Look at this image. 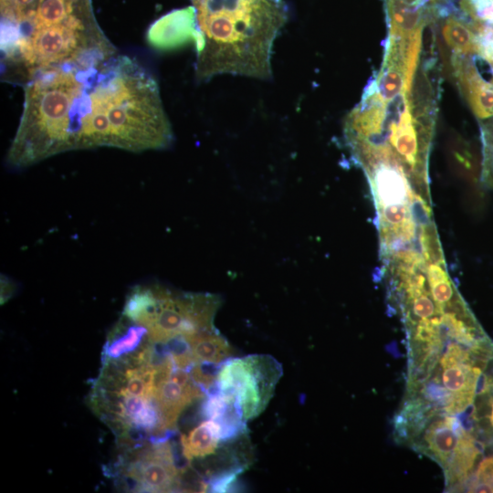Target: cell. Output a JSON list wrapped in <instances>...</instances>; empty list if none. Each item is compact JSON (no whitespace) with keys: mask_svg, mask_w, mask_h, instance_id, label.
<instances>
[{"mask_svg":"<svg viewBox=\"0 0 493 493\" xmlns=\"http://www.w3.org/2000/svg\"><path fill=\"white\" fill-rule=\"evenodd\" d=\"M173 139L155 79L107 42L29 74L6 162L24 168L73 150H162Z\"/></svg>","mask_w":493,"mask_h":493,"instance_id":"6da1fadb","label":"cell"},{"mask_svg":"<svg viewBox=\"0 0 493 493\" xmlns=\"http://www.w3.org/2000/svg\"><path fill=\"white\" fill-rule=\"evenodd\" d=\"M192 1L201 33L195 48L198 80L226 74L272 77L273 46L288 17L283 0Z\"/></svg>","mask_w":493,"mask_h":493,"instance_id":"7a4b0ae2","label":"cell"},{"mask_svg":"<svg viewBox=\"0 0 493 493\" xmlns=\"http://www.w3.org/2000/svg\"><path fill=\"white\" fill-rule=\"evenodd\" d=\"M482 170L481 180L484 185L493 190V118L481 124Z\"/></svg>","mask_w":493,"mask_h":493,"instance_id":"4fadbf2b","label":"cell"},{"mask_svg":"<svg viewBox=\"0 0 493 493\" xmlns=\"http://www.w3.org/2000/svg\"><path fill=\"white\" fill-rule=\"evenodd\" d=\"M282 374L281 364L267 354L229 358L218 368L214 391L231 395L246 423L267 408Z\"/></svg>","mask_w":493,"mask_h":493,"instance_id":"5b68a950","label":"cell"},{"mask_svg":"<svg viewBox=\"0 0 493 493\" xmlns=\"http://www.w3.org/2000/svg\"><path fill=\"white\" fill-rule=\"evenodd\" d=\"M392 37L413 41L421 37L419 5L407 0H387Z\"/></svg>","mask_w":493,"mask_h":493,"instance_id":"8fae6325","label":"cell"},{"mask_svg":"<svg viewBox=\"0 0 493 493\" xmlns=\"http://www.w3.org/2000/svg\"><path fill=\"white\" fill-rule=\"evenodd\" d=\"M414 449L433 460L444 469L447 488H459L467 478L479 455L474 436L453 415H435L410 431Z\"/></svg>","mask_w":493,"mask_h":493,"instance_id":"277c9868","label":"cell"},{"mask_svg":"<svg viewBox=\"0 0 493 493\" xmlns=\"http://www.w3.org/2000/svg\"><path fill=\"white\" fill-rule=\"evenodd\" d=\"M442 34L446 44L458 55L479 54L477 36L458 18H447L442 26Z\"/></svg>","mask_w":493,"mask_h":493,"instance_id":"7c38bea8","label":"cell"},{"mask_svg":"<svg viewBox=\"0 0 493 493\" xmlns=\"http://www.w3.org/2000/svg\"><path fill=\"white\" fill-rule=\"evenodd\" d=\"M456 74L474 114L479 120L493 117V84L484 79L473 62L454 60Z\"/></svg>","mask_w":493,"mask_h":493,"instance_id":"ba28073f","label":"cell"},{"mask_svg":"<svg viewBox=\"0 0 493 493\" xmlns=\"http://www.w3.org/2000/svg\"><path fill=\"white\" fill-rule=\"evenodd\" d=\"M221 299L215 294L181 292L160 284L138 285L128 294L122 316L142 326L155 344L214 329Z\"/></svg>","mask_w":493,"mask_h":493,"instance_id":"3957f363","label":"cell"},{"mask_svg":"<svg viewBox=\"0 0 493 493\" xmlns=\"http://www.w3.org/2000/svg\"><path fill=\"white\" fill-rule=\"evenodd\" d=\"M148 44L158 50L168 51L201 42L194 5L174 9L155 20L146 33Z\"/></svg>","mask_w":493,"mask_h":493,"instance_id":"52a82bcc","label":"cell"},{"mask_svg":"<svg viewBox=\"0 0 493 493\" xmlns=\"http://www.w3.org/2000/svg\"><path fill=\"white\" fill-rule=\"evenodd\" d=\"M194 363L221 365L232 354L226 339L214 328L182 337Z\"/></svg>","mask_w":493,"mask_h":493,"instance_id":"30bf717a","label":"cell"},{"mask_svg":"<svg viewBox=\"0 0 493 493\" xmlns=\"http://www.w3.org/2000/svg\"><path fill=\"white\" fill-rule=\"evenodd\" d=\"M469 492H493V456L483 459L472 482L467 487Z\"/></svg>","mask_w":493,"mask_h":493,"instance_id":"5bb4252c","label":"cell"},{"mask_svg":"<svg viewBox=\"0 0 493 493\" xmlns=\"http://www.w3.org/2000/svg\"><path fill=\"white\" fill-rule=\"evenodd\" d=\"M488 420H489L490 425L493 426V402L491 403V405H490Z\"/></svg>","mask_w":493,"mask_h":493,"instance_id":"9a60e30c","label":"cell"},{"mask_svg":"<svg viewBox=\"0 0 493 493\" xmlns=\"http://www.w3.org/2000/svg\"><path fill=\"white\" fill-rule=\"evenodd\" d=\"M222 442L226 441L221 426L214 420L205 419L189 432L181 435V453L191 463L215 455Z\"/></svg>","mask_w":493,"mask_h":493,"instance_id":"9c48e42d","label":"cell"},{"mask_svg":"<svg viewBox=\"0 0 493 493\" xmlns=\"http://www.w3.org/2000/svg\"><path fill=\"white\" fill-rule=\"evenodd\" d=\"M114 476L124 489L133 492H172L179 489L184 468L176 464L168 438L147 441L121 450Z\"/></svg>","mask_w":493,"mask_h":493,"instance_id":"8992f818","label":"cell"}]
</instances>
